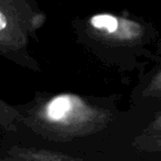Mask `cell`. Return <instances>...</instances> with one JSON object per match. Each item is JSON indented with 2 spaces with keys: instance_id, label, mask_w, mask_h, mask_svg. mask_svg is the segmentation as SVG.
I'll return each instance as SVG.
<instances>
[{
  "instance_id": "cell-6",
  "label": "cell",
  "mask_w": 161,
  "mask_h": 161,
  "mask_svg": "<svg viewBox=\"0 0 161 161\" xmlns=\"http://www.w3.org/2000/svg\"><path fill=\"white\" fill-rule=\"evenodd\" d=\"M142 97L154 101H161V69L154 73L149 83L142 91Z\"/></svg>"
},
{
  "instance_id": "cell-1",
  "label": "cell",
  "mask_w": 161,
  "mask_h": 161,
  "mask_svg": "<svg viewBox=\"0 0 161 161\" xmlns=\"http://www.w3.org/2000/svg\"><path fill=\"white\" fill-rule=\"evenodd\" d=\"M116 113L74 93H58L36 99L19 123L30 134L63 150L72 143L104 134L116 120Z\"/></svg>"
},
{
  "instance_id": "cell-3",
  "label": "cell",
  "mask_w": 161,
  "mask_h": 161,
  "mask_svg": "<svg viewBox=\"0 0 161 161\" xmlns=\"http://www.w3.org/2000/svg\"><path fill=\"white\" fill-rule=\"evenodd\" d=\"M23 0H0V45L3 52L18 51L28 42V36L41 22Z\"/></svg>"
},
{
  "instance_id": "cell-7",
  "label": "cell",
  "mask_w": 161,
  "mask_h": 161,
  "mask_svg": "<svg viewBox=\"0 0 161 161\" xmlns=\"http://www.w3.org/2000/svg\"><path fill=\"white\" fill-rule=\"evenodd\" d=\"M161 137V110L157 112L152 118L137 132L134 137Z\"/></svg>"
},
{
  "instance_id": "cell-4",
  "label": "cell",
  "mask_w": 161,
  "mask_h": 161,
  "mask_svg": "<svg viewBox=\"0 0 161 161\" xmlns=\"http://www.w3.org/2000/svg\"><path fill=\"white\" fill-rule=\"evenodd\" d=\"M0 161H92L71 152L41 145L14 142L3 145Z\"/></svg>"
},
{
  "instance_id": "cell-5",
  "label": "cell",
  "mask_w": 161,
  "mask_h": 161,
  "mask_svg": "<svg viewBox=\"0 0 161 161\" xmlns=\"http://www.w3.org/2000/svg\"><path fill=\"white\" fill-rule=\"evenodd\" d=\"M128 153L121 161H161V137H132Z\"/></svg>"
},
{
  "instance_id": "cell-2",
  "label": "cell",
  "mask_w": 161,
  "mask_h": 161,
  "mask_svg": "<svg viewBox=\"0 0 161 161\" xmlns=\"http://www.w3.org/2000/svg\"><path fill=\"white\" fill-rule=\"evenodd\" d=\"M85 29L92 40L109 47H132L140 44L147 36V29L140 21L110 12L91 16Z\"/></svg>"
}]
</instances>
